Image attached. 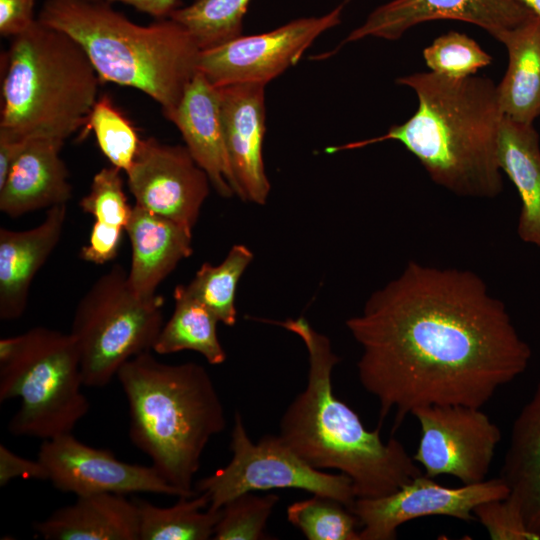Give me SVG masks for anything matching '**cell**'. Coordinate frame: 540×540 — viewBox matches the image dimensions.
<instances>
[{
  "label": "cell",
  "mask_w": 540,
  "mask_h": 540,
  "mask_svg": "<svg viewBox=\"0 0 540 540\" xmlns=\"http://www.w3.org/2000/svg\"><path fill=\"white\" fill-rule=\"evenodd\" d=\"M362 387L394 428L420 407L482 408L531 359L500 299L476 273L407 263L346 320Z\"/></svg>",
  "instance_id": "1"
},
{
  "label": "cell",
  "mask_w": 540,
  "mask_h": 540,
  "mask_svg": "<svg viewBox=\"0 0 540 540\" xmlns=\"http://www.w3.org/2000/svg\"><path fill=\"white\" fill-rule=\"evenodd\" d=\"M418 100L415 113L378 137L325 149L327 153L393 140L412 153L430 179L463 197L495 198L503 190L497 157L503 118L497 85L488 77L451 79L433 72L398 77Z\"/></svg>",
  "instance_id": "2"
},
{
  "label": "cell",
  "mask_w": 540,
  "mask_h": 540,
  "mask_svg": "<svg viewBox=\"0 0 540 540\" xmlns=\"http://www.w3.org/2000/svg\"><path fill=\"white\" fill-rule=\"evenodd\" d=\"M266 322L297 335L308 354L306 387L285 410L278 434L296 455L315 469L348 476L357 498L388 495L423 474L400 441H383L379 428L366 429L335 396L332 372L341 359L326 335L304 317Z\"/></svg>",
  "instance_id": "3"
},
{
  "label": "cell",
  "mask_w": 540,
  "mask_h": 540,
  "mask_svg": "<svg viewBox=\"0 0 540 540\" xmlns=\"http://www.w3.org/2000/svg\"><path fill=\"white\" fill-rule=\"evenodd\" d=\"M117 379L129 407L131 442L173 487L191 497L210 439L226 427L215 384L200 364H167L146 351L127 361Z\"/></svg>",
  "instance_id": "4"
},
{
  "label": "cell",
  "mask_w": 540,
  "mask_h": 540,
  "mask_svg": "<svg viewBox=\"0 0 540 540\" xmlns=\"http://www.w3.org/2000/svg\"><path fill=\"white\" fill-rule=\"evenodd\" d=\"M37 19L75 39L102 83L140 90L164 117L178 106L198 72L201 53L189 31L175 20L139 25L98 0H46Z\"/></svg>",
  "instance_id": "5"
},
{
  "label": "cell",
  "mask_w": 540,
  "mask_h": 540,
  "mask_svg": "<svg viewBox=\"0 0 540 540\" xmlns=\"http://www.w3.org/2000/svg\"><path fill=\"white\" fill-rule=\"evenodd\" d=\"M0 128L65 142L86 127L102 83L82 46L38 19L2 53Z\"/></svg>",
  "instance_id": "6"
},
{
  "label": "cell",
  "mask_w": 540,
  "mask_h": 540,
  "mask_svg": "<svg viewBox=\"0 0 540 540\" xmlns=\"http://www.w3.org/2000/svg\"><path fill=\"white\" fill-rule=\"evenodd\" d=\"M82 386L70 332L38 326L0 340V402L20 399L8 423L12 435L46 440L72 433L90 407Z\"/></svg>",
  "instance_id": "7"
},
{
  "label": "cell",
  "mask_w": 540,
  "mask_h": 540,
  "mask_svg": "<svg viewBox=\"0 0 540 540\" xmlns=\"http://www.w3.org/2000/svg\"><path fill=\"white\" fill-rule=\"evenodd\" d=\"M164 303L160 295L138 296L119 264L90 286L75 308L70 331L84 386H106L127 361L153 349L164 324Z\"/></svg>",
  "instance_id": "8"
},
{
  "label": "cell",
  "mask_w": 540,
  "mask_h": 540,
  "mask_svg": "<svg viewBox=\"0 0 540 540\" xmlns=\"http://www.w3.org/2000/svg\"><path fill=\"white\" fill-rule=\"evenodd\" d=\"M230 462L195 483L197 493L209 497V509L219 510L249 492L300 489L340 501L350 510L356 500L351 479L309 466L279 435H265L257 443L249 438L241 414H234Z\"/></svg>",
  "instance_id": "9"
},
{
  "label": "cell",
  "mask_w": 540,
  "mask_h": 540,
  "mask_svg": "<svg viewBox=\"0 0 540 540\" xmlns=\"http://www.w3.org/2000/svg\"><path fill=\"white\" fill-rule=\"evenodd\" d=\"M420 426L415 462L424 475H451L462 484L486 480L501 431L481 408L432 405L412 414Z\"/></svg>",
  "instance_id": "10"
},
{
  "label": "cell",
  "mask_w": 540,
  "mask_h": 540,
  "mask_svg": "<svg viewBox=\"0 0 540 540\" xmlns=\"http://www.w3.org/2000/svg\"><path fill=\"white\" fill-rule=\"evenodd\" d=\"M344 4L319 17L298 18L266 33L241 35L201 50L198 71L216 87L266 85L295 65L323 32L340 24Z\"/></svg>",
  "instance_id": "11"
},
{
  "label": "cell",
  "mask_w": 540,
  "mask_h": 540,
  "mask_svg": "<svg viewBox=\"0 0 540 540\" xmlns=\"http://www.w3.org/2000/svg\"><path fill=\"white\" fill-rule=\"evenodd\" d=\"M510 488L503 478L447 487L424 473L396 491L380 497L356 498L351 511L359 522L360 540H394L404 523L426 516L475 520L479 504L506 498Z\"/></svg>",
  "instance_id": "12"
},
{
  "label": "cell",
  "mask_w": 540,
  "mask_h": 540,
  "mask_svg": "<svg viewBox=\"0 0 540 540\" xmlns=\"http://www.w3.org/2000/svg\"><path fill=\"white\" fill-rule=\"evenodd\" d=\"M37 459L57 490L76 496L155 493L189 497L170 485L152 465L120 461L109 449L89 446L72 433L42 440Z\"/></svg>",
  "instance_id": "13"
},
{
  "label": "cell",
  "mask_w": 540,
  "mask_h": 540,
  "mask_svg": "<svg viewBox=\"0 0 540 540\" xmlns=\"http://www.w3.org/2000/svg\"><path fill=\"white\" fill-rule=\"evenodd\" d=\"M126 175L136 205L192 232L211 183L186 146L141 139Z\"/></svg>",
  "instance_id": "14"
},
{
  "label": "cell",
  "mask_w": 540,
  "mask_h": 540,
  "mask_svg": "<svg viewBox=\"0 0 540 540\" xmlns=\"http://www.w3.org/2000/svg\"><path fill=\"white\" fill-rule=\"evenodd\" d=\"M532 13L518 0H391L375 8L342 45L366 37L398 40L412 27L435 20L467 22L499 41Z\"/></svg>",
  "instance_id": "15"
},
{
  "label": "cell",
  "mask_w": 540,
  "mask_h": 540,
  "mask_svg": "<svg viewBox=\"0 0 540 540\" xmlns=\"http://www.w3.org/2000/svg\"><path fill=\"white\" fill-rule=\"evenodd\" d=\"M265 86L238 83L218 87L236 196L257 205L266 204L271 190L263 159Z\"/></svg>",
  "instance_id": "16"
},
{
  "label": "cell",
  "mask_w": 540,
  "mask_h": 540,
  "mask_svg": "<svg viewBox=\"0 0 540 540\" xmlns=\"http://www.w3.org/2000/svg\"><path fill=\"white\" fill-rule=\"evenodd\" d=\"M178 128L189 153L223 198L236 195L227 153L219 88L198 71L176 109L165 117Z\"/></svg>",
  "instance_id": "17"
},
{
  "label": "cell",
  "mask_w": 540,
  "mask_h": 540,
  "mask_svg": "<svg viewBox=\"0 0 540 540\" xmlns=\"http://www.w3.org/2000/svg\"><path fill=\"white\" fill-rule=\"evenodd\" d=\"M67 204L47 210L37 226L26 230L0 228V319L20 318L28 304L31 283L60 242Z\"/></svg>",
  "instance_id": "18"
},
{
  "label": "cell",
  "mask_w": 540,
  "mask_h": 540,
  "mask_svg": "<svg viewBox=\"0 0 540 540\" xmlns=\"http://www.w3.org/2000/svg\"><path fill=\"white\" fill-rule=\"evenodd\" d=\"M64 142L28 139L0 187V210L11 218L56 205L72 197L69 171L60 157Z\"/></svg>",
  "instance_id": "19"
},
{
  "label": "cell",
  "mask_w": 540,
  "mask_h": 540,
  "mask_svg": "<svg viewBox=\"0 0 540 540\" xmlns=\"http://www.w3.org/2000/svg\"><path fill=\"white\" fill-rule=\"evenodd\" d=\"M131 244L128 280L138 296L157 295L158 286L192 254V232L138 205L125 228Z\"/></svg>",
  "instance_id": "20"
},
{
  "label": "cell",
  "mask_w": 540,
  "mask_h": 540,
  "mask_svg": "<svg viewBox=\"0 0 540 540\" xmlns=\"http://www.w3.org/2000/svg\"><path fill=\"white\" fill-rule=\"evenodd\" d=\"M33 530L44 540H140L135 501L114 493L77 496Z\"/></svg>",
  "instance_id": "21"
},
{
  "label": "cell",
  "mask_w": 540,
  "mask_h": 540,
  "mask_svg": "<svg viewBox=\"0 0 540 540\" xmlns=\"http://www.w3.org/2000/svg\"><path fill=\"white\" fill-rule=\"evenodd\" d=\"M497 157L521 200L517 234L523 242L540 248V137L534 124L503 116Z\"/></svg>",
  "instance_id": "22"
},
{
  "label": "cell",
  "mask_w": 540,
  "mask_h": 540,
  "mask_svg": "<svg viewBox=\"0 0 540 540\" xmlns=\"http://www.w3.org/2000/svg\"><path fill=\"white\" fill-rule=\"evenodd\" d=\"M508 53V66L497 85L503 116L524 124L540 117V17L531 14L499 40Z\"/></svg>",
  "instance_id": "23"
},
{
  "label": "cell",
  "mask_w": 540,
  "mask_h": 540,
  "mask_svg": "<svg viewBox=\"0 0 540 540\" xmlns=\"http://www.w3.org/2000/svg\"><path fill=\"white\" fill-rule=\"evenodd\" d=\"M500 477L540 535V380L513 423Z\"/></svg>",
  "instance_id": "24"
},
{
  "label": "cell",
  "mask_w": 540,
  "mask_h": 540,
  "mask_svg": "<svg viewBox=\"0 0 540 540\" xmlns=\"http://www.w3.org/2000/svg\"><path fill=\"white\" fill-rule=\"evenodd\" d=\"M173 297V313L163 324L152 350L160 355L189 350L201 354L211 365L222 364L226 352L217 335L216 316L186 285H177Z\"/></svg>",
  "instance_id": "25"
},
{
  "label": "cell",
  "mask_w": 540,
  "mask_h": 540,
  "mask_svg": "<svg viewBox=\"0 0 540 540\" xmlns=\"http://www.w3.org/2000/svg\"><path fill=\"white\" fill-rule=\"evenodd\" d=\"M134 501L140 540H208L213 538L221 515V509L204 511L210 503L205 493L180 497L170 507H159L140 498Z\"/></svg>",
  "instance_id": "26"
},
{
  "label": "cell",
  "mask_w": 540,
  "mask_h": 540,
  "mask_svg": "<svg viewBox=\"0 0 540 540\" xmlns=\"http://www.w3.org/2000/svg\"><path fill=\"white\" fill-rule=\"evenodd\" d=\"M253 258V252L246 245H233L221 263H203L186 285L188 291L226 326L236 323L238 283Z\"/></svg>",
  "instance_id": "27"
},
{
  "label": "cell",
  "mask_w": 540,
  "mask_h": 540,
  "mask_svg": "<svg viewBox=\"0 0 540 540\" xmlns=\"http://www.w3.org/2000/svg\"><path fill=\"white\" fill-rule=\"evenodd\" d=\"M250 0H195L176 8L170 18L185 27L201 50L222 45L242 35Z\"/></svg>",
  "instance_id": "28"
},
{
  "label": "cell",
  "mask_w": 540,
  "mask_h": 540,
  "mask_svg": "<svg viewBox=\"0 0 540 540\" xmlns=\"http://www.w3.org/2000/svg\"><path fill=\"white\" fill-rule=\"evenodd\" d=\"M287 519L308 540H360L356 515L330 497L312 494L291 503Z\"/></svg>",
  "instance_id": "29"
},
{
  "label": "cell",
  "mask_w": 540,
  "mask_h": 540,
  "mask_svg": "<svg viewBox=\"0 0 540 540\" xmlns=\"http://www.w3.org/2000/svg\"><path fill=\"white\" fill-rule=\"evenodd\" d=\"M89 131L94 132L100 150L111 165L127 173L135 160L141 139L107 95L96 101L82 137Z\"/></svg>",
  "instance_id": "30"
},
{
  "label": "cell",
  "mask_w": 540,
  "mask_h": 540,
  "mask_svg": "<svg viewBox=\"0 0 540 540\" xmlns=\"http://www.w3.org/2000/svg\"><path fill=\"white\" fill-rule=\"evenodd\" d=\"M423 58L431 72L451 79L476 75L492 63V57L465 33L449 31L437 37L423 50Z\"/></svg>",
  "instance_id": "31"
},
{
  "label": "cell",
  "mask_w": 540,
  "mask_h": 540,
  "mask_svg": "<svg viewBox=\"0 0 540 540\" xmlns=\"http://www.w3.org/2000/svg\"><path fill=\"white\" fill-rule=\"evenodd\" d=\"M279 501L276 494H242L221 508L216 524L215 540H260L267 539L266 523Z\"/></svg>",
  "instance_id": "32"
},
{
  "label": "cell",
  "mask_w": 540,
  "mask_h": 540,
  "mask_svg": "<svg viewBox=\"0 0 540 540\" xmlns=\"http://www.w3.org/2000/svg\"><path fill=\"white\" fill-rule=\"evenodd\" d=\"M79 206L84 213L94 217V223L125 231L133 206L124 192L121 170L110 166L98 171Z\"/></svg>",
  "instance_id": "33"
},
{
  "label": "cell",
  "mask_w": 540,
  "mask_h": 540,
  "mask_svg": "<svg viewBox=\"0 0 540 540\" xmlns=\"http://www.w3.org/2000/svg\"><path fill=\"white\" fill-rule=\"evenodd\" d=\"M473 514L492 540H540V535L528 526L520 504L510 494L479 504Z\"/></svg>",
  "instance_id": "34"
},
{
  "label": "cell",
  "mask_w": 540,
  "mask_h": 540,
  "mask_svg": "<svg viewBox=\"0 0 540 540\" xmlns=\"http://www.w3.org/2000/svg\"><path fill=\"white\" fill-rule=\"evenodd\" d=\"M123 231L94 223L88 244L80 250V258L97 265L113 260L118 254Z\"/></svg>",
  "instance_id": "35"
},
{
  "label": "cell",
  "mask_w": 540,
  "mask_h": 540,
  "mask_svg": "<svg viewBox=\"0 0 540 540\" xmlns=\"http://www.w3.org/2000/svg\"><path fill=\"white\" fill-rule=\"evenodd\" d=\"M48 481V472L37 459H26L11 451L7 446L0 445V486H6L15 478Z\"/></svg>",
  "instance_id": "36"
},
{
  "label": "cell",
  "mask_w": 540,
  "mask_h": 540,
  "mask_svg": "<svg viewBox=\"0 0 540 540\" xmlns=\"http://www.w3.org/2000/svg\"><path fill=\"white\" fill-rule=\"evenodd\" d=\"M36 0H0V34L15 37L25 32L35 21Z\"/></svg>",
  "instance_id": "37"
},
{
  "label": "cell",
  "mask_w": 540,
  "mask_h": 540,
  "mask_svg": "<svg viewBox=\"0 0 540 540\" xmlns=\"http://www.w3.org/2000/svg\"><path fill=\"white\" fill-rule=\"evenodd\" d=\"M27 140L7 129L0 128V187L4 184L11 166Z\"/></svg>",
  "instance_id": "38"
},
{
  "label": "cell",
  "mask_w": 540,
  "mask_h": 540,
  "mask_svg": "<svg viewBox=\"0 0 540 540\" xmlns=\"http://www.w3.org/2000/svg\"><path fill=\"white\" fill-rule=\"evenodd\" d=\"M105 2H120L134 7L140 12L157 19L168 18L177 7L178 0H98Z\"/></svg>",
  "instance_id": "39"
},
{
  "label": "cell",
  "mask_w": 540,
  "mask_h": 540,
  "mask_svg": "<svg viewBox=\"0 0 540 540\" xmlns=\"http://www.w3.org/2000/svg\"><path fill=\"white\" fill-rule=\"evenodd\" d=\"M531 12L540 17V0H518Z\"/></svg>",
  "instance_id": "40"
},
{
  "label": "cell",
  "mask_w": 540,
  "mask_h": 540,
  "mask_svg": "<svg viewBox=\"0 0 540 540\" xmlns=\"http://www.w3.org/2000/svg\"><path fill=\"white\" fill-rule=\"evenodd\" d=\"M347 1H349V0H346L345 3H346Z\"/></svg>",
  "instance_id": "41"
}]
</instances>
